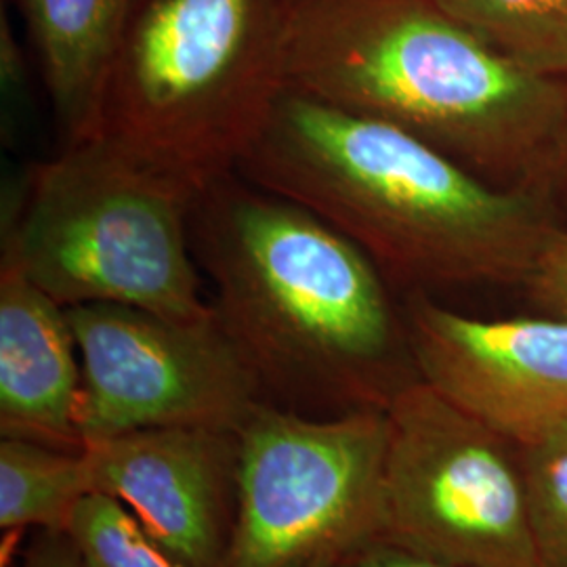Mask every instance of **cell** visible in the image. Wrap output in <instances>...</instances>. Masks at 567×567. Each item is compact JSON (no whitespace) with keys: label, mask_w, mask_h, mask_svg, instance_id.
Masks as SVG:
<instances>
[{"label":"cell","mask_w":567,"mask_h":567,"mask_svg":"<svg viewBox=\"0 0 567 567\" xmlns=\"http://www.w3.org/2000/svg\"><path fill=\"white\" fill-rule=\"evenodd\" d=\"M522 450L527 515L543 566L567 567V421Z\"/></svg>","instance_id":"cell-16"},{"label":"cell","mask_w":567,"mask_h":567,"mask_svg":"<svg viewBox=\"0 0 567 567\" xmlns=\"http://www.w3.org/2000/svg\"><path fill=\"white\" fill-rule=\"evenodd\" d=\"M65 311L81 353L84 446L163 426L238 431L267 402L217 311L204 320L112 303Z\"/></svg>","instance_id":"cell-8"},{"label":"cell","mask_w":567,"mask_h":567,"mask_svg":"<svg viewBox=\"0 0 567 567\" xmlns=\"http://www.w3.org/2000/svg\"><path fill=\"white\" fill-rule=\"evenodd\" d=\"M93 492L118 498L183 567H224L238 508L236 431L142 429L84 446Z\"/></svg>","instance_id":"cell-10"},{"label":"cell","mask_w":567,"mask_h":567,"mask_svg":"<svg viewBox=\"0 0 567 567\" xmlns=\"http://www.w3.org/2000/svg\"><path fill=\"white\" fill-rule=\"evenodd\" d=\"M65 536L82 567H183L118 498L91 492L74 511Z\"/></svg>","instance_id":"cell-15"},{"label":"cell","mask_w":567,"mask_h":567,"mask_svg":"<svg viewBox=\"0 0 567 567\" xmlns=\"http://www.w3.org/2000/svg\"><path fill=\"white\" fill-rule=\"evenodd\" d=\"M292 9L150 2L110 68L95 135L198 194L238 173L288 91Z\"/></svg>","instance_id":"cell-4"},{"label":"cell","mask_w":567,"mask_h":567,"mask_svg":"<svg viewBox=\"0 0 567 567\" xmlns=\"http://www.w3.org/2000/svg\"><path fill=\"white\" fill-rule=\"evenodd\" d=\"M93 492L84 447L60 450L37 442H0V527H41L65 534L82 498Z\"/></svg>","instance_id":"cell-13"},{"label":"cell","mask_w":567,"mask_h":567,"mask_svg":"<svg viewBox=\"0 0 567 567\" xmlns=\"http://www.w3.org/2000/svg\"><path fill=\"white\" fill-rule=\"evenodd\" d=\"M198 192L100 135L32 164L2 200L0 243L63 307L112 303L177 320L203 297L189 219Z\"/></svg>","instance_id":"cell-5"},{"label":"cell","mask_w":567,"mask_h":567,"mask_svg":"<svg viewBox=\"0 0 567 567\" xmlns=\"http://www.w3.org/2000/svg\"><path fill=\"white\" fill-rule=\"evenodd\" d=\"M381 538L454 567H545L508 440L425 381L386 408Z\"/></svg>","instance_id":"cell-7"},{"label":"cell","mask_w":567,"mask_h":567,"mask_svg":"<svg viewBox=\"0 0 567 567\" xmlns=\"http://www.w3.org/2000/svg\"><path fill=\"white\" fill-rule=\"evenodd\" d=\"M63 145L95 135L133 0H21Z\"/></svg>","instance_id":"cell-12"},{"label":"cell","mask_w":567,"mask_h":567,"mask_svg":"<svg viewBox=\"0 0 567 567\" xmlns=\"http://www.w3.org/2000/svg\"><path fill=\"white\" fill-rule=\"evenodd\" d=\"M238 175L303 204L383 274L524 282L559 229L532 189H498L404 131L288 89Z\"/></svg>","instance_id":"cell-2"},{"label":"cell","mask_w":567,"mask_h":567,"mask_svg":"<svg viewBox=\"0 0 567 567\" xmlns=\"http://www.w3.org/2000/svg\"><path fill=\"white\" fill-rule=\"evenodd\" d=\"M288 89L386 122L480 177L547 166L567 81L503 58L433 0H297Z\"/></svg>","instance_id":"cell-3"},{"label":"cell","mask_w":567,"mask_h":567,"mask_svg":"<svg viewBox=\"0 0 567 567\" xmlns=\"http://www.w3.org/2000/svg\"><path fill=\"white\" fill-rule=\"evenodd\" d=\"M548 166H550L564 182H567V114L564 126H561V133H559V137H557V143H555V150H553V156H550Z\"/></svg>","instance_id":"cell-20"},{"label":"cell","mask_w":567,"mask_h":567,"mask_svg":"<svg viewBox=\"0 0 567 567\" xmlns=\"http://www.w3.org/2000/svg\"><path fill=\"white\" fill-rule=\"evenodd\" d=\"M21 567H82L76 550L65 534L42 532L25 550Z\"/></svg>","instance_id":"cell-19"},{"label":"cell","mask_w":567,"mask_h":567,"mask_svg":"<svg viewBox=\"0 0 567 567\" xmlns=\"http://www.w3.org/2000/svg\"><path fill=\"white\" fill-rule=\"evenodd\" d=\"M189 231L267 402L339 416L386 410L421 381L383 271L303 204L234 173L198 194Z\"/></svg>","instance_id":"cell-1"},{"label":"cell","mask_w":567,"mask_h":567,"mask_svg":"<svg viewBox=\"0 0 567 567\" xmlns=\"http://www.w3.org/2000/svg\"><path fill=\"white\" fill-rule=\"evenodd\" d=\"M526 286L534 305L548 316L567 318V231L553 234Z\"/></svg>","instance_id":"cell-17"},{"label":"cell","mask_w":567,"mask_h":567,"mask_svg":"<svg viewBox=\"0 0 567 567\" xmlns=\"http://www.w3.org/2000/svg\"><path fill=\"white\" fill-rule=\"evenodd\" d=\"M404 318L421 381L513 446L566 423L567 318L482 320L423 290Z\"/></svg>","instance_id":"cell-9"},{"label":"cell","mask_w":567,"mask_h":567,"mask_svg":"<svg viewBox=\"0 0 567 567\" xmlns=\"http://www.w3.org/2000/svg\"><path fill=\"white\" fill-rule=\"evenodd\" d=\"M68 311L0 243V433L82 450V365Z\"/></svg>","instance_id":"cell-11"},{"label":"cell","mask_w":567,"mask_h":567,"mask_svg":"<svg viewBox=\"0 0 567 567\" xmlns=\"http://www.w3.org/2000/svg\"><path fill=\"white\" fill-rule=\"evenodd\" d=\"M532 74L567 81V0H433Z\"/></svg>","instance_id":"cell-14"},{"label":"cell","mask_w":567,"mask_h":567,"mask_svg":"<svg viewBox=\"0 0 567 567\" xmlns=\"http://www.w3.org/2000/svg\"><path fill=\"white\" fill-rule=\"evenodd\" d=\"M238 433V508L224 567H332L381 538L386 410L309 416L255 405Z\"/></svg>","instance_id":"cell-6"},{"label":"cell","mask_w":567,"mask_h":567,"mask_svg":"<svg viewBox=\"0 0 567 567\" xmlns=\"http://www.w3.org/2000/svg\"><path fill=\"white\" fill-rule=\"evenodd\" d=\"M332 567H454L440 559L426 557L423 553L398 547L386 540H374L365 547L353 550L337 566Z\"/></svg>","instance_id":"cell-18"}]
</instances>
